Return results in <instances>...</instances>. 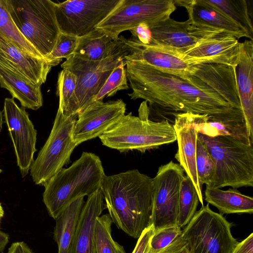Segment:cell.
<instances>
[{
    "mask_svg": "<svg viewBox=\"0 0 253 253\" xmlns=\"http://www.w3.org/2000/svg\"><path fill=\"white\" fill-rule=\"evenodd\" d=\"M2 171V169H0V173Z\"/></svg>",
    "mask_w": 253,
    "mask_h": 253,
    "instance_id": "f6af8a7d",
    "label": "cell"
},
{
    "mask_svg": "<svg viewBox=\"0 0 253 253\" xmlns=\"http://www.w3.org/2000/svg\"><path fill=\"white\" fill-rule=\"evenodd\" d=\"M183 113L199 133L211 137L229 136L247 144H253L249 138L242 111L218 115Z\"/></svg>",
    "mask_w": 253,
    "mask_h": 253,
    "instance_id": "e0dca14e",
    "label": "cell"
},
{
    "mask_svg": "<svg viewBox=\"0 0 253 253\" xmlns=\"http://www.w3.org/2000/svg\"><path fill=\"white\" fill-rule=\"evenodd\" d=\"M77 77L70 71L62 69L58 74L57 94L59 98L58 110L65 117L77 116L79 105L75 94Z\"/></svg>",
    "mask_w": 253,
    "mask_h": 253,
    "instance_id": "83f0119b",
    "label": "cell"
},
{
    "mask_svg": "<svg viewBox=\"0 0 253 253\" xmlns=\"http://www.w3.org/2000/svg\"><path fill=\"white\" fill-rule=\"evenodd\" d=\"M240 49V42L237 38L218 33L204 38L195 46L180 53L192 58H213L218 64L235 67L239 60Z\"/></svg>",
    "mask_w": 253,
    "mask_h": 253,
    "instance_id": "603a6c76",
    "label": "cell"
},
{
    "mask_svg": "<svg viewBox=\"0 0 253 253\" xmlns=\"http://www.w3.org/2000/svg\"><path fill=\"white\" fill-rule=\"evenodd\" d=\"M237 90L249 138L253 142V42H240L239 57L234 67Z\"/></svg>",
    "mask_w": 253,
    "mask_h": 253,
    "instance_id": "d6986e66",
    "label": "cell"
},
{
    "mask_svg": "<svg viewBox=\"0 0 253 253\" xmlns=\"http://www.w3.org/2000/svg\"><path fill=\"white\" fill-rule=\"evenodd\" d=\"M126 111V104L121 99L92 102L77 116L73 132L76 145L99 137L117 123Z\"/></svg>",
    "mask_w": 253,
    "mask_h": 253,
    "instance_id": "5bb4252c",
    "label": "cell"
},
{
    "mask_svg": "<svg viewBox=\"0 0 253 253\" xmlns=\"http://www.w3.org/2000/svg\"><path fill=\"white\" fill-rule=\"evenodd\" d=\"M2 113L14 146L17 165L24 177L34 161L37 130L25 108L19 107L13 98L5 99Z\"/></svg>",
    "mask_w": 253,
    "mask_h": 253,
    "instance_id": "4fadbf2b",
    "label": "cell"
},
{
    "mask_svg": "<svg viewBox=\"0 0 253 253\" xmlns=\"http://www.w3.org/2000/svg\"><path fill=\"white\" fill-rule=\"evenodd\" d=\"M152 180L136 169L105 175L102 180L100 189L113 223L135 239L152 225Z\"/></svg>",
    "mask_w": 253,
    "mask_h": 253,
    "instance_id": "7a4b0ae2",
    "label": "cell"
},
{
    "mask_svg": "<svg viewBox=\"0 0 253 253\" xmlns=\"http://www.w3.org/2000/svg\"><path fill=\"white\" fill-rule=\"evenodd\" d=\"M0 86L8 90L21 107L37 110L43 104L41 86L33 84L21 76L0 65Z\"/></svg>",
    "mask_w": 253,
    "mask_h": 253,
    "instance_id": "d4e9b609",
    "label": "cell"
},
{
    "mask_svg": "<svg viewBox=\"0 0 253 253\" xmlns=\"http://www.w3.org/2000/svg\"><path fill=\"white\" fill-rule=\"evenodd\" d=\"M231 225L208 204L197 212L182 231L189 253H232L239 242L231 232Z\"/></svg>",
    "mask_w": 253,
    "mask_h": 253,
    "instance_id": "52a82bcc",
    "label": "cell"
},
{
    "mask_svg": "<svg viewBox=\"0 0 253 253\" xmlns=\"http://www.w3.org/2000/svg\"><path fill=\"white\" fill-rule=\"evenodd\" d=\"M9 235L0 230V252H2L8 243Z\"/></svg>",
    "mask_w": 253,
    "mask_h": 253,
    "instance_id": "b9f144b4",
    "label": "cell"
},
{
    "mask_svg": "<svg viewBox=\"0 0 253 253\" xmlns=\"http://www.w3.org/2000/svg\"><path fill=\"white\" fill-rule=\"evenodd\" d=\"M5 2L18 29L46 60L60 33L55 2L50 0H5Z\"/></svg>",
    "mask_w": 253,
    "mask_h": 253,
    "instance_id": "8992f818",
    "label": "cell"
},
{
    "mask_svg": "<svg viewBox=\"0 0 253 253\" xmlns=\"http://www.w3.org/2000/svg\"><path fill=\"white\" fill-rule=\"evenodd\" d=\"M0 36L23 52L43 59L18 29L7 8L5 0H0Z\"/></svg>",
    "mask_w": 253,
    "mask_h": 253,
    "instance_id": "f1b7e54d",
    "label": "cell"
},
{
    "mask_svg": "<svg viewBox=\"0 0 253 253\" xmlns=\"http://www.w3.org/2000/svg\"><path fill=\"white\" fill-rule=\"evenodd\" d=\"M3 123L2 112L0 110V133L2 129V125Z\"/></svg>",
    "mask_w": 253,
    "mask_h": 253,
    "instance_id": "ee69618b",
    "label": "cell"
},
{
    "mask_svg": "<svg viewBox=\"0 0 253 253\" xmlns=\"http://www.w3.org/2000/svg\"><path fill=\"white\" fill-rule=\"evenodd\" d=\"M132 34L130 39L144 45H148L150 40L149 26L141 24L129 30Z\"/></svg>",
    "mask_w": 253,
    "mask_h": 253,
    "instance_id": "74e56055",
    "label": "cell"
},
{
    "mask_svg": "<svg viewBox=\"0 0 253 253\" xmlns=\"http://www.w3.org/2000/svg\"><path fill=\"white\" fill-rule=\"evenodd\" d=\"M182 233L178 225L155 231L148 253H157L169 246Z\"/></svg>",
    "mask_w": 253,
    "mask_h": 253,
    "instance_id": "d590c367",
    "label": "cell"
},
{
    "mask_svg": "<svg viewBox=\"0 0 253 253\" xmlns=\"http://www.w3.org/2000/svg\"><path fill=\"white\" fill-rule=\"evenodd\" d=\"M205 200L219 211L220 214L253 213V198L242 194L237 189L220 188L206 186Z\"/></svg>",
    "mask_w": 253,
    "mask_h": 253,
    "instance_id": "4316f807",
    "label": "cell"
},
{
    "mask_svg": "<svg viewBox=\"0 0 253 253\" xmlns=\"http://www.w3.org/2000/svg\"><path fill=\"white\" fill-rule=\"evenodd\" d=\"M100 189L87 196L77 225L71 253H96L94 228L96 218L106 209Z\"/></svg>",
    "mask_w": 253,
    "mask_h": 253,
    "instance_id": "7402d4cb",
    "label": "cell"
},
{
    "mask_svg": "<svg viewBox=\"0 0 253 253\" xmlns=\"http://www.w3.org/2000/svg\"><path fill=\"white\" fill-rule=\"evenodd\" d=\"M124 44L122 37L116 39L99 28L79 38L73 55L83 60H103L115 53Z\"/></svg>",
    "mask_w": 253,
    "mask_h": 253,
    "instance_id": "cb8c5ba5",
    "label": "cell"
},
{
    "mask_svg": "<svg viewBox=\"0 0 253 253\" xmlns=\"http://www.w3.org/2000/svg\"><path fill=\"white\" fill-rule=\"evenodd\" d=\"M214 163L210 187L238 189L253 186V147L229 136L209 137L198 133Z\"/></svg>",
    "mask_w": 253,
    "mask_h": 253,
    "instance_id": "5b68a950",
    "label": "cell"
},
{
    "mask_svg": "<svg viewBox=\"0 0 253 253\" xmlns=\"http://www.w3.org/2000/svg\"><path fill=\"white\" fill-rule=\"evenodd\" d=\"M149 30L150 40L147 45L179 53L195 46L203 39L212 34L225 33L219 30L197 27L189 19L179 22L170 17L149 27Z\"/></svg>",
    "mask_w": 253,
    "mask_h": 253,
    "instance_id": "2e32d148",
    "label": "cell"
},
{
    "mask_svg": "<svg viewBox=\"0 0 253 253\" xmlns=\"http://www.w3.org/2000/svg\"><path fill=\"white\" fill-rule=\"evenodd\" d=\"M77 116L65 117L58 109L50 134L30 167L36 185H43L70 161L77 146L73 136Z\"/></svg>",
    "mask_w": 253,
    "mask_h": 253,
    "instance_id": "ba28073f",
    "label": "cell"
},
{
    "mask_svg": "<svg viewBox=\"0 0 253 253\" xmlns=\"http://www.w3.org/2000/svg\"><path fill=\"white\" fill-rule=\"evenodd\" d=\"M78 40L77 37L60 33L54 48L46 60L53 67L59 64L63 58L68 59L74 54Z\"/></svg>",
    "mask_w": 253,
    "mask_h": 253,
    "instance_id": "e575fe53",
    "label": "cell"
},
{
    "mask_svg": "<svg viewBox=\"0 0 253 253\" xmlns=\"http://www.w3.org/2000/svg\"><path fill=\"white\" fill-rule=\"evenodd\" d=\"M1 253H4L1 252ZM7 253H34V252L27 244L21 241L13 243L9 248Z\"/></svg>",
    "mask_w": 253,
    "mask_h": 253,
    "instance_id": "60d3db41",
    "label": "cell"
},
{
    "mask_svg": "<svg viewBox=\"0 0 253 253\" xmlns=\"http://www.w3.org/2000/svg\"><path fill=\"white\" fill-rule=\"evenodd\" d=\"M131 99L152 108L181 113L218 115L241 110L234 68L217 63L193 65L187 76L161 71L139 60H125Z\"/></svg>",
    "mask_w": 253,
    "mask_h": 253,
    "instance_id": "6da1fadb",
    "label": "cell"
},
{
    "mask_svg": "<svg viewBox=\"0 0 253 253\" xmlns=\"http://www.w3.org/2000/svg\"><path fill=\"white\" fill-rule=\"evenodd\" d=\"M127 79L124 60L113 69L92 102L102 101L104 97L112 96L119 90L128 89Z\"/></svg>",
    "mask_w": 253,
    "mask_h": 253,
    "instance_id": "d6a6232c",
    "label": "cell"
},
{
    "mask_svg": "<svg viewBox=\"0 0 253 253\" xmlns=\"http://www.w3.org/2000/svg\"><path fill=\"white\" fill-rule=\"evenodd\" d=\"M4 210L2 207L1 203H0V227L1 221L2 217L4 216Z\"/></svg>",
    "mask_w": 253,
    "mask_h": 253,
    "instance_id": "7bdbcfd3",
    "label": "cell"
},
{
    "mask_svg": "<svg viewBox=\"0 0 253 253\" xmlns=\"http://www.w3.org/2000/svg\"><path fill=\"white\" fill-rule=\"evenodd\" d=\"M232 253H253V233L239 242Z\"/></svg>",
    "mask_w": 253,
    "mask_h": 253,
    "instance_id": "ab89813d",
    "label": "cell"
},
{
    "mask_svg": "<svg viewBox=\"0 0 253 253\" xmlns=\"http://www.w3.org/2000/svg\"><path fill=\"white\" fill-rule=\"evenodd\" d=\"M199 199L197 191L190 178L184 175L180 184L179 196L178 225L185 226L196 212Z\"/></svg>",
    "mask_w": 253,
    "mask_h": 253,
    "instance_id": "4dcf8cb0",
    "label": "cell"
},
{
    "mask_svg": "<svg viewBox=\"0 0 253 253\" xmlns=\"http://www.w3.org/2000/svg\"><path fill=\"white\" fill-rule=\"evenodd\" d=\"M122 39L129 50L125 60L141 61L164 72L187 76L190 75V69L194 65L215 63L213 58L189 57L174 50L142 44L123 36Z\"/></svg>",
    "mask_w": 253,
    "mask_h": 253,
    "instance_id": "9a60e30c",
    "label": "cell"
},
{
    "mask_svg": "<svg viewBox=\"0 0 253 253\" xmlns=\"http://www.w3.org/2000/svg\"><path fill=\"white\" fill-rule=\"evenodd\" d=\"M105 175L100 158L83 152L69 168H62L43 185L42 201L50 216L55 220L71 201L100 189Z\"/></svg>",
    "mask_w": 253,
    "mask_h": 253,
    "instance_id": "3957f363",
    "label": "cell"
},
{
    "mask_svg": "<svg viewBox=\"0 0 253 253\" xmlns=\"http://www.w3.org/2000/svg\"><path fill=\"white\" fill-rule=\"evenodd\" d=\"M174 116L173 126L178 144L175 158L193 182L198 193L199 202L203 206V188L200 184L196 165L198 132L188 122L183 113H178Z\"/></svg>",
    "mask_w": 253,
    "mask_h": 253,
    "instance_id": "44dd1931",
    "label": "cell"
},
{
    "mask_svg": "<svg viewBox=\"0 0 253 253\" xmlns=\"http://www.w3.org/2000/svg\"><path fill=\"white\" fill-rule=\"evenodd\" d=\"M175 5L186 9L189 19L194 25L219 30L238 40L250 39L247 32L224 14L206 2L205 0H174Z\"/></svg>",
    "mask_w": 253,
    "mask_h": 253,
    "instance_id": "ffe728a7",
    "label": "cell"
},
{
    "mask_svg": "<svg viewBox=\"0 0 253 253\" xmlns=\"http://www.w3.org/2000/svg\"><path fill=\"white\" fill-rule=\"evenodd\" d=\"M147 102L139 109V117L131 113L124 116L114 126L98 137L102 144L119 152L138 150L142 153L176 140L173 125L168 121L149 119Z\"/></svg>",
    "mask_w": 253,
    "mask_h": 253,
    "instance_id": "277c9868",
    "label": "cell"
},
{
    "mask_svg": "<svg viewBox=\"0 0 253 253\" xmlns=\"http://www.w3.org/2000/svg\"><path fill=\"white\" fill-rule=\"evenodd\" d=\"M0 65L40 86L52 67L46 60L23 52L0 36Z\"/></svg>",
    "mask_w": 253,
    "mask_h": 253,
    "instance_id": "ac0fdd59",
    "label": "cell"
},
{
    "mask_svg": "<svg viewBox=\"0 0 253 253\" xmlns=\"http://www.w3.org/2000/svg\"><path fill=\"white\" fill-rule=\"evenodd\" d=\"M129 53L124 43L115 53L101 61L85 60L72 55L61 64L63 69L70 71L77 77L75 94L80 112L92 103L113 69Z\"/></svg>",
    "mask_w": 253,
    "mask_h": 253,
    "instance_id": "30bf717a",
    "label": "cell"
},
{
    "mask_svg": "<svg viewBox=\"0 0 253 253\" xmlns=\"http://www.w3.org/2000/svg\"><path fill=\"white\" fill-rule=\"evenodd\" d=\"M237 25L243 28L253 40V27L246 0H205Z\"/></svg>",
    "mask_w": 253,
    "mask_h": 253,
    "instance_id": "f546056e",
    "label": "cell"
},
{
    "mask_svg": "<svg viewBox=\"0 0 253 253\" xmlns=\"http://www.w3.org/2000/svg\"><path fill=\"white\" fill-rule=\"evenodd\" d=\"M155 233L153 225L145 229L138 238V241L132 253H148L151 238Z\"/></svg>",
    "mask_w": 253,
    "mask_h": 253,
    "instance_id": "8d00e7d4",
    "label": "cell"
},
{
    "mask_svg": "<svg viewBox=\"0 0 253 253\" xmlns=\"http://www.w3.org/2000/svg\"><path fill=\"white\" fill-rule=\"evenodd\" d=\"M157 253H189V252L181 233L169 246Z\"/></svg>",
    "mask_w": 253,
    "mask_h": 253,
    "instance_id": "f35d334b",
    "label": "cell"
},
{
    "mask_svg": "<svg viewBox=\"0 0 253 253\" xmlns=\"http://www.w3.org/2000/svg\"><path fill=\"white\" fill-rule=\"evenodd\" d=\"M175 9L174 0H121L96 28L117 39L140 24L150 27L169 18Z\"/></svg>",
    "mask_w": 253,
    "mask_h": 253,
    "instance_id": "9c48e42d",
    "label": "cell"
},
{
    "mask_svg": "<svg viewBox=\"0 0 253 253\" xmlns=\"http://www.w3.org/2000/svg\"><path fill=\"white\" fill-rule=\"evenodd\" d=\"M112 223L108 213L96 218L94 228L96 253H126L124 247L115 241L112 237Z\"/></svg>",
    "mask_w": 253,
    "mask_h": 253,
    "instance_id": "1f68e13d",
    "label": "cell"
},
{
    "mask_svg": "<svg viewBox=\"0 0 253 253\" xmlns=\"http://www.w3.org/2000/svg\"><path fill=\"white\" fill-rule=\"evenodd\" d=\"M84 197L71 201L55 219L53 239L58 246V253H71L79 218L84 203Z\"/></svg>",
    "mask_w": 253,
    "mask_h": 253,
    "instance_id": "484cf974",
    "label": "cell"
},
{
    "mask_svg": "<svg viewBox=\"0 0 253 253\" xmlns=\"http://www.w3.org/2000/svg\"><path fill=\"white\" fill-rule=\"evenodd\" d=\"M184 171L172 161L161 166L152 180L151 224L155 231L178 225L179 196Z\"/></svg>",
    "mask_w": 253,
    "mask_h": 253,
    "instance_id": "8fae6325",
    "label": "cell"
},
{
    "mask_svg": "<svg viewBox=\"0 0 253 253\" xmlns=\"http://www.w3.org/2000/svg\"><path fill=\"white\" fill-rule=\"evenodd\" d=\"M196 165L201 186H209L214 172L213 160L204 144L197 138L196 142Z\"/></svg>",
    "mask_w": 253,
    "mask_h": 253,
    "instance_id": "836d02e7",
    "label": "cell"
},
{
    "mask_svg": "<svg viewBox=\"0 0 253 253\" xmlns=\"http://www.w3.org/2000/svg\"><path fill=\"white\" fill-rule=\"evenodd\" d=\"M121 0H68L55 3L60 33L80 38L94 30Z\"/></svg>",
    "mask_w": 253,
    "mask_h": 253,
    "instance_id": "7c38bea8",
    "label": "cell"
}]
</instances>
